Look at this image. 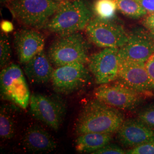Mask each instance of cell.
Wrapping results in <instances>:
<instances>
[{
    "instance_id": "18",
    "label": "cell",
    "mask_w": 154,
    "mask_h": 154,
    "mask_svg": "<svg viewBox=\"0 0 154 154\" xmlns=\"http://www.w3.org/2000/svg\"><path fill=\"white\" fill-rule=\"evenodd\" d=\"M16 130V121L13 110L8 105L1 107L0 138L5 141L13 138Z\"/></svg>"
},
{
    "instance_id": "13",
    "label": "cell",
    "mask_w": 154,
    "mask_h": 154,
    "mask_svg": "<svg viewBox=\"0 0 154 154\" xmlns=\"http://www.w3.org/2000/svg\"><path fill=\"white\" fill-rule=\"evenodd\" d=\"M14 45L19 62L24 65L44 50V36L35 29H21L14 34Z\"/></svg>"
},
{
    "instance_id": "22",
    "label": "cell",
    "mask_w": 154,
    "mask_h": 154,
    "mask_svg": "<svg viewBox=\"0 0 154 154\" xmlns=\"http://www.w3.org/2000/svg\"><path fill=\"white\" fill-rule=\"evenodd\" d=\"M138 118L154 130V104L149 105L141 110L138 114Z\"/></svg>"
},
{
    "instance_id": "6",
    "label": "cell",
    "mask_w": 154,
    "mask_h": 154,
    "mask_svg": "<svg viewBox=\"0 0 154 154\" xmlns=\"http://www.w3.org/2000/svg\"><path fill=\"white\" fill-rule=\"evenodd\" d=\"M85 30L88 40L102 48H120L126 44L128 38V33L122 25L97 17L92 18Z\"/></svg>"
},
{
    "instance_id": "5",
    "label": "cell",
    "mask_w": 154,
    "mask_h": 154,
    "mask_svg": "<svg viewBox=\"0 0 154 154\" xmlns=\"http://www.w3.org/2000/svg\"><path fill=\"white\" fill-rule=\"evenodd\" d=\"M0 73L1 97L25 109L30 102V94L21 68L14 63L1 69Z\"/></svg>"
},
{
    "instance_id": "20",
    "label": "cell",
    "mask_w": 154,
    "mask_h": 154,
    "mask_svg": "<svg viewBox=\"0 0 154 154\" xmlns=\"http://www.w3.org/2000/svg\"><path fill=\"white\" fill-rule=\"evenodd\" d=\"M118 10L116 0H96L93 5V11L97 17L111 20Z\"/></svg>"
},
{
    "instance_id": "29",
    "label": "cell",
    "mask_w": 154,
    "mask_h": 154,
    "mask_svg": "<svg viewBox=\"0 0 154 154\" xmlns=\"http://www.w3.org/2000/svg\"><path fill=\"white\" fill-rule=\"evenodd\" d=\"M149 34L152 37V38L153 39L154 41V30H149Z\"/></svg>"
},
{
    "instance_id": "27",
    "label": "cell",
    "mask_w": 154,
    "mask_h": 154,
    "mask_svg": "<svg viewBox=\"0 0 154 154\" xmlns=\"http://www.w3.org/2000/svg\"><path fill=\"white\" fill-rule=\"evenodd\" d=\"M143 24L148 30H154V13L149 14L143 20Z\"/></svg>"
},
{
    "instance_id": "15",
    "label": "cell",
    "mask_w": 154,
    "mask_h": 154,
    "mask_svg": "<svg viewBox=\"0 0 154 154\" xmlns=\"http://www.w3.org/2000/svg\"><path fill=\"white\" fill-rule=\"evenodd\" d=\"M23 143L30 152L44 154L53 151L57 147L55 140L44 128L38 125L29 127L24 134Z\"/></svg>"
},
{
    "instance_id": "8",
    "label": "cell",
    "mask_w": 154,
    "mask_h": 154,
    "mask_svg": "<svg viewBox=\"0 0 154 154\" xmlns=\"http://www.w3.org/2000/svg\"><path fill=\"white\" fill-rule=\"evenodd\" d=\"M90 73L85 64L80 63L57 67L51 80L53 90L65 95L77 91L90 81Z\"/></svg>"
},
{
    "instance_id": "19",
    "label": "cell",
    "mask_w": 154,
    "mask_h": 154,
    "mask_svg": "<svg viewBox=\"0 0 154 154\" xmlns=\"http://www.w3.org/2000/svg\"><path fill=\"white\" fill-rule=\"evenodd\" d=\"M117 8L125 16L137 19L148 14L135 0H116Z\"/></svg>"
},
{
    "instance_id": "16",
    "label": "cell",
    "mask_w": 154,
    "mask_h": 154,
    "mask_svg": "<svg viewBox=\"0 0 154 154\" xmlns=\"http://www.w3.org/2000/svg\"><path fill=\"white\" fill-rule=\"evenodd\" d=\"M44 50L41 51L24 64L23 70L29 80L35 84H45L51 81L54 70Z\"/></svg>"
},
{
    "instance_id": "17",
    "label": "cell",
    "mask_w": 154,
    "mask_h": 154,
    "mask_svg": "<svg viewBox=\"0 0 154 154\" xmlns=\"http://www.w3.org/2000/svg\"><path fill=\"white\" fill-rule=\"evenodd\" d=\"M111 139L110 134L88 132L80 134L75 142V149L79 152L93 154L110 143Z\"/></svg>"
},
{
    "instance_id": "31",
    "label": "cell",
    "mask_w": 154,
    "mask_h": 154,
    "mask_svg": "<svg viewBox=\"0 0 154 154\" xmlns=\"http://www.w3.org/2000/svg\"><path fill=\"white\" fill-rule=\"evenodd\" d=\"M60 1H69V0H60Z\"/></svg>"
},
{
    "instance_id": "26",
    "label": "cell",
    "mask_w": 154,
    "mask_h": 154,
    "mask_svg": "<svg viewBox=\"0 0 154 154\" xmlns=\"http://www.w3.org/2000/svg\"><path fill=\"white\" fill-rule=\"evenodd\" d=\"M146 70L154 83V53L145 62Z\"/></svg>"
},
{
    "instance_id": "2",
    "label": "cell",
    "mask_w": 154,
    "mask_h": 154,
    "mask_svg": "<svg viewBox=\"0 0 154 154\" xmlns=\"http://www.w3.org/2000/svg\"><path fill=\"white\" fill-rule=\"evenodd\" d=\"M92 18V11L85 1H62L45 28L59 35H65L85 29Z\"/></svg>"
},
{
    "instance_id": "14",
    "label": "cell",
    "mask_w": 154,
    "mask_h": 154,
    "mask_svg": "<svg viewBox=\"0 0 154 154\" xmlns=\"http://www.w3.org/2000/svg\"><path fill=\"white\" fill-rule=\"evenodd\" d=\"M117 138L122 144L133 148L154 140V130L138 118L125 119L117 131Z\"/></svg>"
},
{
    "instance_id": "11",
    "label": "cell",
    "mask_w": 154,
    "mask_h": 154,
    "mask_svg": "<svg viewBox=\"0 0 154 154\" xmlns=\"http://www.w3.org/2000/svg\"><path fill=\"white\" fill-rule=\"evenodd\" d=\"M154 53V41L149 30L135 28L128 33L126 44L119 49V58L122 61L145 63Z\"/></svg>"
},
{
    "instance_id": "12",
    "label": "cell",
    "mask_w": 154,
    "mask_h": 154,
    "mask_svg": "<svg viewBox=\"0 0 154 154\" xmlns=\"http://www.w3.org/2000/svg\"><path fill=\"white\" fill-rule=\"evenodd\" d=\"M117 79L143 94L154 91V83L146 70L145 63L119 60Z\"/></svg>"
},
{
    "instance_id": "3",
    "label": "cell",
    "mask_w": 154,
    "mask_h": 154,
    "mask_svg": "<svg viewBox=\"0 0 154 154\" xmlns=\"http://www.w3.org/2000/svg\"><path fill=\"white\" fill-rule=\"evenodd\" d=\"M88 41L81 33L76 32L60 35L50 46L48 56L56 67L74 63L85 64L90 57Z\"/></svg>"
},
{
    "instance_id": "7",
    "label": "cell",
    "mask_w": 154,
    "mask_h": 154,
    "mask_svg": "<svg viewBox=\"0 0 154 154\" xmlns=\"http://www.w3.org/2000/svg\"><path fill=\"white\" fill-rule=\"evenodd\" d=\"M32 115L54 131L61 126L66 112L65 102L57 96L33 94L30 99Z\"/></svg>"
},
{
    "instance_id": "23",
    "label": "cell",
    "mask_w": 154,
    "mask_h": 154,
    "mask_svg": "<svg viewBox=\"0 0 154 154\" xmlns=\"http://www.w3.org/2000/svg\"><path fill=\"white\" fill-rule=\"evenodd\" d=\"M126 152L129 154H154V140L138 145Z\"/></svg>"
},
{
    "instance_id": "1",
    "label": "cell",
    "mask_w": 154,
    "mask_h": 154,
    "mask_svg": "<svg viewBox=\"0 0 154 154\" xmlns=\"http://www.w3.org/2000/svg\"><path fill=\"white\" fill-rule=\"evenodd\" d=\"M124 120L120 110L95 99L83 107L75 129L78 135L88 132L111 134L117 132Z\"/></svg>"
},
{
    "instance_id": "28",
    "label": "cell",
    "mask_w": 154,
    "mask_h": 154,
    "mask_svg": "<svg viewBox=\"0 0 154 154\" xmlns=\"http://www.w3.org/2000/svg\"><path fill=\"white\" fill-rule=\"evenodd\" d=\"M1 28L4 33H10L13 31L14 27L11 22L9 21H3L1 23Z\"/></svg>"
},
{
    "instance_id": "9",
    "label": "cell",
    "mask_w": 154,
    "mask_h": 154,
    "mask_svg": "<svg viewBox=\"0 0 154 154\" xmlns=\"http://www.w3.org/2000/svg\"><path fill=\"white\" fill-rule=\"evenodd\" d=\"M143 94L119 82L100 85L94 92L95 99L122 110H131L139 105Z\"/></svg>"
},
{
    "instance_id": "25",
    "label": "cell",
    "mask_w": 154,
    "mask_h": 154,
    "mask_svg": "<svg viewBox=\"0 0 154 154\" xmlns=\"http://www.w3.org/2000/svg\"><path fill=\"white\" fill-rule=\"evenodd\" d=\"M143 9L147 12L148 14L154 13V0H135Z\"/></svg>"
},
{
    "instance_id": "21",
    "label": "cell",
    "mask_w": 154,
    "mask_h": 154,
    "mask_svg": "<svg viewBox=\"0 0 154 154\" xmlns=\"http://www.w3.org/2000/svg\"><path fill=\"white\" fill-rule=\"evenodd\" d=\"M11 59V47L5 33H1L0 37V67L4 69L8 66Z\"/></svg>"
},
{
    "instance_id": "10",
    "label": "cell",
    "mask_w": 154,
    "mask_h": 154,
    "mask_svg": "<svg viewBox=\"0 0 154 154\" xmlns=\"http://www.w3.org/2000/svg\"><path fill=\"white\" fill-rule=\"evenodd\" d=\"M119 49L118 48H103L89 57L88 70L97 84H106L117 79L119 63Z\"/></svg>"
},
{
    "instance_id": "30",
    "label": "cell",
    "mask_w": 154,
    "mask_h": 154,
    "mask_svg": "<svg viewBox=\"0 0 154 154\" xmlns=\"http://www.w3.org/2000/svg\"><path fill=\"white\" fill-rule=\"evenodd\" d=\"M10 1V0H1V1L2 2H8V1Z\"/></svg>"
},
{
    "instance_id": "24",
    "label": "cell",
    "mask_w": 154,
    "mask_h": 154,
    "mask_svg": "<svg viewBox=\"0 0 154 154\" xmlns=\"http://www.w3.org/2000/svg\"><path fill=\"white\" fill-rule=\"evenodd\" d=\"M94 154H126V151L115 144L109 143L103 147L94 152Z\"/></svg>"
},
{
    "instance_id": "4",
    "label": "cell",
    "mask_w": 154,
    "mask_h": 154,
    "mask_svg": "<svg viewBox=\"0 0 154 154\" xmlns=\"http://www.w3.org/2000/svg\"><path fill=\"white\" fill-rule=\"evenodd\" d=\"M13 15L24 25L35 29L45 28L58 8L55 0H11Z\"/></svg>"
}]
</instances>
